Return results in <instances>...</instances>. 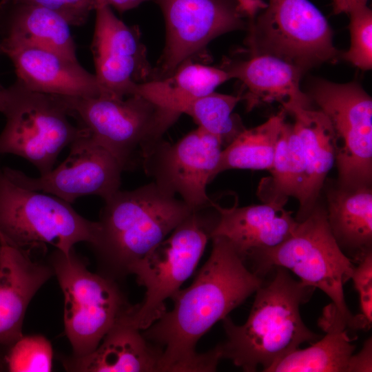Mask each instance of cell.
I'll return each instance as SVG.
<instances>
[{
    "label": "cell",
    "mask_w": 372,
    "mask_h": 372,
    "mask_svg": "<svg viewBox=\"0 0 372 372\" xmlns=\"http://www.w3.org/2000/svg\"><path fill=\"white\" fill-rule=\"evenodd\" d=\"M211 239L210 256L192 283L178 290L172 297V309L142 333L163 349L159 371H216L222 359L218 346L197 353V342L264 282L225 238Z\"/></svg>",
    "instance_id": "6da1fadb"
},
{
    "label": "cell",
    "mask_w": 372,
    "mask_h": 372,
    "mask_svg": "<svg viewBox=\"0 0 372 372\" xmlns=\"http://www.w3.org/2000/svg\"><path fill=\"white\" fill-rule=\"evenodd\" d=\"M273 269L272 279L256 291L245 324L236 325L228 316L222 320L226 338L218 345L221 358L247 372L258 366L265 371L302 343L321 338L306 327L300 313L316 288L295 280L285 268Z\"/></svg>",
    "instance_id": "7a4b0ae2"
},
{
    "label": "cell",
    "mask_w": 372,
    "mask_h": 372,
    "mask_svg": "<svg viewBox=\"0 0 372 372\" xmlns=\"http://www.w3.org/2000/svg\"><path fill=\"white\" fill-rule=\"evenodd\" d=\"M154 182L105 200L91 245L99 273L115 281L163 240L194 210Z\"/></svg>",
    "instance_id": "3957f363"
},
{
    "label": "cell",
    "mask_w": 372,
    "mask_h": 372,
    "mask_svg": "<svg viewBox=\"0 0 372 372\" xmlns=\"http://www.w3.org/2000/svg\"><path fill=\"white\" fill-rule=\"evenodd\" d=\"M260 277L274 267L290 270L303 283L318 288L332 300L337 317L353 329L355 316L346 304L343 286L351 278L354 263L344 254L328 223L327 211L314 207L292 234L278 245L255 251L246 259Z\"/></svg>",
    "instance_id": "277c9868"
},
{
    "label": "cell",
    "mask_w": 372,
    "mask_h": 372,
    "mask_svg": "<svg viewBox=\"0 0 372 372\" xmlns=\"http://www.w3.org/2000/svg\"><path fill=\"white\" fill-rule=\"evenodd\" d=\"M61 96L70 116L109 151L123 170L143 162L180 115L138 94L122 99Z\"/></svg>",
    "instance_id": "5b68a950"
},
{
    "label": "cell",
    "mask_w": 372,
    "mask_h": 372,
    "mask_svg": "<svg viewBox=\"0 0 372 372\" xmlns=\"http://www.w3.org/2000/svg\"><path fill=\"white\" fill-rule=\"evenodd\" d=\"M207 207L194 210L132 267L131 274L145 293L126 318L141 331L164 314L166 300L180 289L196 269L218 218V213L216 217L207 214Z\"/></svg>",
    "instance_id": "8992f818"
},
{
    "label": "cell",
    "mask_w": 372,
    "mask_h": 372,
    "mask_svg": "<svg viewBox=\"0 0 372 372\" xmlns=\"http://www.w3.org/2000/svg\"><path fill=\"white\" fill-rule=\"evenodd\" d=\"M98 229L70 203L19 186L0 167V240L29 250L48 244L68 254L78 242L92 245Z\"/></svg>",
    "instance_id": "52a82bcc"
},
{
    "label": "cell",
    "mask_w": 372,
    "mask_h": 372,
    "mask_svg": "<svg viewBox=\"0 0 372 372\" xmlns=\"http://www.w3.org/2000/svg\"><path fill=\"white\" fill-rule=\"evenodd\" d=\"M64 296L63 322L72 358L92 353L130 304L118 282L90 271L74 248L55 249L48 260Z\"/></svg>",
    "instance_id": "ba28073f"
},
{
    "label": "cell",
    "mask_w": 372,
    "mask_h": 372,
    "mask_svg": "<svg viewBox=\"0 0 372 372\" xmlns=\"http://www.w3.org/2000/svg\"><path fill=\"white\" fill-rule=\"evenodd\" d=\"M1 113L6 122L0 134V156H21L40 175L50 172L61 152L87 133L69 121L61 96L31 90L18 79L6 89Z\"/></svg>",
    "instance_id": "9c48e42d"
},
{
    "label": "cell",
    "mask_w": 372,
    "mask_h": 372,
    "mask_svg": "<svg viewBox=\"0 0 372 372\" xmlns=\"http://www.w3.org/2000/svg\"><path fill=\"white\" fill-rule=\"evenodd\" d=\"M245 44L251 55H272L304 71L338 57L329 23L309 0H269L251 20Z\"/></svg>",
    "instance_id": "30bf717a"
},
{
    "label": "cell",
    "mask_w": 372,
    "mask_h": 372,
    "mask_svg": "<svg viewBox=\"0 0 372 372\" xmlns=\"http://www.w3.org/2000/svg\"><path fill=\"white\" fill-rule=\"evenodd\" d=\"M329 118L336 143L340 187L371 186L372 100L356 83L316 81L310 95Z\"/></svg>",
    "instance_id": "8fae6325"
},
{
    "label": "cell",
    "mask_w": 372,
    "mask_h": 372,
    "mask_svg": "<svg viewBox=\"0 0 372 372\" xmlns=\"http://www.w3.org/2000/svg\"><path fill=\"white\" fill-rule=\"evenodd\" d=\"M165 18L164 51L150 80L171 76L216 37L245 27L236 0H154Z\"/></svg>",
    "instance_id": "7c38bea8"
},
{
    "label": "cell",
    "mask_w": 372,
    "mask_h": 372,
    "mask_svg": "<svg viewBox=\"0 0 372 372\" xmlns=\"http://www.w3.org/2000/svg\"><path fill=\"white\" fill-rule=\"evenodd\" d=\"M223 145L219 136L198 127L174 144L161 141L143 167L158 186L198 209L212 203L206 187L215 177Z\"/></svg>",
    "instance_id": "4fadbf2b"
},
{
    "label": "cell",
    "mask_w": 372,
    "mask_h": 372,
    "mask_svg": "<svg viewBox=\"0 0 372 372\" xmlns=\"http://www.w3.org/2000/svg\"><path fill=\"white\" fill-rule=\"evenodd\" d=\"M70 146L65 160L39 177H30L8 167H1L2 170L22 187L50 194L69 203L87 195H97L105 200L119 190L123 167L87 132Z\"/></svg>",
    "instance_id": "5bb4252c"
},
{
    "label": "cell",
    "mask_w": 372,
    "mask_h": 372,
    "mask_svg": "<svg viewBox=\"0 0 372 372\" xmlns=\"http://www.w3.org/2000/svg\"><path fill=\"white\" fill-rule=\"evenodd\" d=\"M91 50L101 95L125 98L136 85L151 79L152 69L136 27L120 20L111 7L98 0Z\"/></svg>",
    "instance_id": "9a60e30c"
},
{
    "label": "cell",
    "mask_w": 372,
    "mask_h": 372,
    "mask_svg": "<svg viewBox=\"0 0 372 372\" xmlns=\"http://www.w3.org/2000/svg\"><path fill=\"white\" fill-rule=\"evenodd\" d=\"M0 52L12 61L17 79L31 90L59 96L95 97L101 91L94 74L54 50L2 39Z\"/></svg>",
    "instance_id": "2e32d148"
},
{
    "label": "cell",
    "mask_w": 372,
    "mask_h": 372,
    "mask_svg": "<svg viewBox=\"0 0 372 372\" xmlns=\"http://www.w3.org/2000/svg\"><path fill=\"white\" fill-rule=\"evenodd\" d=\"M0 245V347H6L23 335L28 306L54 272L49 261L33 259L32 250L1 240Z\"/></svg>",
    "instance_id": "e0dca14e"
},
{
    "label": "cell",
    "mask_w": 372,
    "mask_h": 372,
    "mask_svg": "<svg viewBox=\"0 0 372 372\" xmlns=\"http://www.w3.org/2000/svg\"><path fill=\"white\" fill-rule=\"evenodd\" d=\"M223 68L245 86L247 92L241 96L248 111L272 102L280 103L289 113L296 107H309L311 99L300 87L304 70L283 59L254 54L247 60L227 62Z\"/></svg>",
    "instance_id": "ac0fdd59"
},
{
    "label": "cell",
    "mask_w": 372,
    "mask_h": 372,
    "mask_svg": "<svg viewBox=\"0 0 372 372\" xmlns=\"http://www.w3.org/2000/svg\"><path fill=\"white\" fill-rule=\"evenodd\" d=\"M284 205L267 202L223 208L214 204L218 218L211 238H225L245 261L255 251L276 247L292 234L298 221Z\"/></svg>",
    "instance_id": "d6986e66"
},
{
    "label": "cell",
    "mask_w": 372,
    "mask_h": 372,
    "mask_svg": "<svg viewBox=\"0 0 372 372\" xmlns=\"http://www.w3.org/2000/svg\"><path fill=\"white\" fill-rule=\"evenodd\" d=\"M109 329L99 346L81 358H63L69 371L154 372L159 371L163 349L149 342L126 315Z\"/></svg>",
    "instance_id": "ffe728a7"
},
{
    "label": "cell",
    "mask_w": 372,
    "mask_h": 372,
    "mask_svg": "<svg viewBox=\"0 0 372 372\" xmlns=\"http://www.w3.org/2000/svg\"><path fill=\"white\" fill-rule=\"evenodd\" d=\"M289 113L294 117L292 125L302 147L307 167V182L296 219L300 221L314 208L325 178L335 161V136L329 118L320 110L296 107Z\"/></svg>",
    "instance_id": "44dd1931"
},
{
    "label": "cell",
    "mask_w": 372,
    "mask_h": 372,
    "mask_svg": "<svg viewBox=\"0 0 372 372\" xmlns=\"http://www.w3.org/2000/svg\"><path fill=\"white\" fill-rule=\"evenodd\" d=\"M70 26L64 18L48 9L0 0L2 39L48 48L76 61Z\"/></svg>",
    "instance_id": "7402d4cb"
},
{
    "label": "cell",
    "mask_w": 372,
    "mask_h": 372,
    "mask_svg": "<svg viewBox=\"0 0 372 372\" xmlns=\"http://www.w3.org/2000/svg\"><path fill=\"white\" fill-rule=\"evenodd\" d=\"M327 220L344 254L358 263L372 251V191L371 186L338 187L328 194Z\"/></svg>",
    "instance_id": "603a6c76"
},
{
    "label": "cell",
    "mask_w": 372,
    "mask_h": 372,
    "mask_svg": "<svg viewBox=\"0 0 372 372\" xmlns=\"http://www.w3.org/2000/svg\"><path fill=\"white\" fill-rule=\"evenodd\" d=\"M229 79H231L229 73L223 68L189 61L168 77L137 84L134 94L177 112L185 102L214 92L218 86Z\"/></svg>",
    "instance_id": "cb8c5ba5"
},
{
    "label": "cell",
    "mask_w": 372,
    "mask_h": 372,
    "mask_svg": "<svg viewBox=\"0 0 372 372\" xmlns=\"http://www.w3.org/2000/svg\"><path fill=\"white\" fill-rule=\"evenodd\" d=\"M271 177L260 185V192L266 203L285 205L288 197L299 203L302 198L307 182V167L300 141L292 124L285 121L282 124L276 143Z\"/></svg>",
    "instance_id": "d4e9b609"
},
{
    "label": "cell",
    "mask_w": 372,
    "mask_h": 372,
    "mask_svg": "<svg viewBox=\"0 0 372 372\" xmlns=\"http://www.w3.org/2000/svg\"><path fill=\"white\" fill-rule=\"evenodd\" d=\"M326 335L307 349L299 348L270 366L265 372H347L355 346L346 329L328 325Z\"/></svg>",
    "instance_id": "484cf974"
},
{
    "label": "cell",
    "mask_w": 372,
    "mask_h": 372,
    "mask_svg": "<svg viewBox=\"0 0 372 372\" xmlns=\"http://www.w3.org/2000/svg\"><path fill=\"white\" fill-rule=\"evenodd\" d=\"M286 113L282 108L262 124L238 134L223 149L215 176L231 169L269 170Z\"/></svg>",
    "instance_id": "4316f807"
},
{
    "label": "cell",
    "mask_w": 372,
    "mask_h": 372,
    "mask_svg": "<svg viewBox=\"0 0 372 372\" xmlns=\"http://www.w3.org/2000/svg\"><path fill=\"white\" fill-rule=\"evenodd\" d=\"M242 96L216 93L191 99L178 109L180 114L190 116L198 127L219 136L227 145L245 128L232 112Z\"/></svg>",
    "instance_id": "83f0119b"
},
{
    "label": "cell",
    "mask_w": 372,
    "mask_h": 372,
    "mask_svg": "<svg viewBox=\"0 0 372 372\" xmlns=\"http://www.w3.org/2000/svg\"><path fill=\"white\" fill-rule=\"evenodd\" d=\"M7 347L0 358V371L49 372L52 369L53 350L49 340L41 335H22Z\"/></svg>",
    "instance_id": "f1b7e54d"
},
{
    "label": "cell",
    "mask_w": 372,
    "mask_h": 372,
    "mask_svg": "<svg viewBox=\"0 0 372 372\" xmlns=\"http://www.w3.org/2000/svg\"><path fill=\"white\" fill-rule=\"evenodd\" d=\"M350 17L351 45L341 56L357 68L371 70L372 67V12L367 5L353 9Z\"/></svg>",
    "instance_id": "f546056e"
},
{
    "label": "cell",
    "mask_w": 372,
    "mask_h": 372,
    "mask_svg": "<svg viewBox=\"0 0 372 372\" xmlns=\"http://www.w3.org/2000/svg\"><path fill=\"white\" fill-rule=\"evenodd\" d=\"M355 266L351 279L358 293L361 313L355 316V329H369L372 323V251Z\"/></svg>",
    "instance_id": "4dcf8cb0"
},
{
    "label": "cell",
    "mask_w": 372,
    "mask_h": 372,
    "mask_svg": "<svg viewBox=\"0 0 372 372\" xmlns=\"http://www.w3.org/2000/svg\"><path fill=\"white\" fill-rule=\"evenodd\" d=\"M41 7L61 15L73 26L83 25L94 11L98 0H8Z\"/></svg>",
    "instance_id": "1f68e13d"
},
{
    "label": "cell",
    "mask_w": 372,
    "mask_h": 372,
    "mask_svg": "<svg viewBox=\"0 0 372 372\" xmlns=\"http://www.w3.org/2000/svg\"><path fill=\"white\" fill-rule=\"evenodd\" d=\"M372 371L371 338L364 342L362 349L357 354H353L349 360L347 372Z\"/></svg>",
    "instance_id": "d6a6232c"
},
{
    "label": "cell",
    "mask_w": 372,
    "mask_h": 372,
    "mask_svg": "<svg viewBox=\"0 0 372 372\" xmlns=\"http://www.w3.org/2000/svg\"><path fill=\"white\" fill-rule=\"evenodd\" d=\"M236 1L242 14L250 20L254 19L267 6L265 0H236Z\"/></svg>",
    "instance_id": "836d02e7"
},
{
    "label": "cell",
    "mask_w": 372,
    "mask_h": 372,
    "mask_svg": "<svg viewBox=\"0 0 372 372\" xmlns=\"http://www.w3.org/2000/svg\"><path fill=\"white\" fill-rule=\"evenodd\" d=\"M369 0H333V11L335 14H349L353 9L367 5Z\"/></svg>",
    "instance_id": "e575fe53"
},
{
    "label": "cell",
    "mask_w": 372,
    "mask_h": 372,
    "mask_svg": "<svg viewBox=\"0 0 372 372\" xmlns=\"http://www.w3.org/2000/svg\"><path fill=\"white\" fill-rule=\"evenodd\" d=\"M111 8L113 7L118 12L123 13L136 8L140 4L149 0H103Z\"/></svg>",
    "instance_id": "d590c367"
},
{
    "label": "cell",
    "mask_w": 372,
    "mask_h": 372,
    "mask_svg": "<svg viewBox=\"0 0 372 372\" xmlns=\"http://www.w3.org/2000/svg\"><path fill=\"white\" fill-rule=\"evenodd\" d=\"M6 97V89L0 85V112H2Z\"/></svg>",
    "instance_id": "8d00e7d4"
},
{
    "label": "cell",
    "mask_w": 372,
    "mask_h": 372,
    "mask_svg": "<svg viewBox=\"0 0 372 372\" xmlns=\"http://www.w3.org/2000/svg\"><path fill=\"white\" fill-rule=\"evenodd\" d=\"M0 254H1V245H0Z\"/></svg>",
    "instance_id": "74e56055"
}]
</instances>
